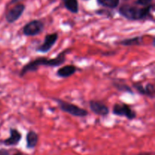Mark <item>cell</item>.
<instances>
[{
    "mask_svg": "<svg viewBox=\"0 0 155 155\" xmlns=\"http://www.w3.org/2000/svg\"><path fill=\"white\" fill-rule=\"evenodd\" d=\"M153 6L148 5L144 8H138L130 5H124L119 9L123 17L130 21H140L149 17Z\"/></svg>",
    "mask_w": 155,
    "mask_h": 155,
    "instance_id": "2",
    "label": "cell"
},
{
    "mask_svg": "<svg viewBox=\"0 0 155 155\" xmlns=\"http://www.w3.org/2000/svg\"><path fill=\"white\" fill-rule=\"evenodd\" d=\"M145 95L148 98L154 99L155 96V86L153 83H148L145 86Z\"/></svg>",
    "mask_w": 155,
    "mask_h": 155,
    "instance_id": "16",
    "label": "cell"
},
{
    "mask_svg": "<svg viewBox=\"0 0 155 155\" xmlns=\"http://www.w3.org/2000/svg\"><path fill=\"white\" fill-rule=\"evenodd\" d=\"M18 1H20V0H12V3H15L16 2H18Z\"/></svg>",
    "mask_w": 155,
    "mask_h": 155,
    "instance_id": "22",
    "label": "cell"
},
{
    "mask_svg": "<svg viewBox=\"0 0 155 155\" xmlns=\"http://www.w3.org/2000/svg\"><path fill=\"white\" fill-rule=\"evenodd\" d=\"M45 28L44 23L40 20H33L23 27V34L26 36H36L42 33Z\"/></svg>",
    "mask_w": 155,
    "mask_h": 155,
    "instance_id": "5",
    "label": "cell"
},
{
    "mask_svg": "<svg viewBox=\"0 0 155 155\" xmlns=\"http://www.w3.org/2000/svg\"><path fill=\"white\" fill-rule=\"evenodd\" d=\"M63 1H64V0H63Z\"/></svg>",
    "mask_w": 155,
    "mask_h": 155,
    "instance_id": "23",
    "label": "cell"
},
{
    "mask_svg": "<svg viewBox=\"0 0 155 155\" xmlns=\"http://www.w3.org/2000/svg\"><path fill=\"white\" fill-rule=\"evenodd\" d=\"M58 39V33H51L46 34L44 37L43 42L36 48V51L40 53H48L54 47Z\"/></svg>",
    "mask_w": 155,
    "mask_h": 155,
    "instance_id": "6",
    "label": "cell"
},
{
    "mask_svg": "<svg viewBox=\"0 0 155 155\" xmlns=\"http://www.w3.org/2000/svg\"><path fill=\"white\" fill-rule=\"evenodd\" d=\"M112 85L119 92H126V93L134 95V91L133 90L131 86L127 85V83H122L120 80H114L113 83H112Z\"/></svg>",
    "mask_w": 155,
    "mask_h": 155,
    "instance_id": "13",
    "label": "cell"
},
{
    "mask_svg": "<svg viewBox=\"0 0 155 155\" xmlns=\"http://www.w3.org/2000/svg\"><path fill=\"white\" fill-rule=\"evenodd\" d=\"M10 136L7 139L2 141V143L6 146H16L21 142L22 139V135L19 130L15 128H11L9 130Z\"/></svg>",
    "mask_w": 155,
    "mask_h": 155,
    "instance_id": "9",
    "label": "cell"
},
{
    "mask_svg": "<svg viewBox=\"0 0 155 155\" xmlns=\"http://www.w3.org/2000/svg\"><path fill=\"white\" fill-rule=\"evenodd\" d=\"M143 36H135L132 38H127V39L120 40L117 42L118 45H123V46H139V45H143Z\"/></svg>",
    "mask_w": 155,
    "mask_h": 155,
    "instance_id": "11",
    "label": "cell"
},
{
    "mask_svg": "<svg viewBox=\"0 0 155 155\" xmlns=\"http://www.w3.org/2000/svg\"><path fill=\"white\" fill-rule=\"evenodd\" d=\"M13 155H27V154H24V153H23V152H21V151H18V152L15 153Z\"/></svg>",
    "mask_w": 155,
    "mask_h": 155,
    "instance_id": "21",
    "label": "cell"
},
{
    "mask_svg": "<svg viewBox=\"0 0 155 155\" xmlns=\"http://www.w3.org/2000/svg\"><path fill=\"white\" fill-rule=\"evenodd\" d=\"M0 155H10V152L7 149L1 148L0 149Z\"/></svg>",
    "mask_w": 155,
    "mask_h": 155,
    "instance_id": "19",
    "label": "cell"
},
{
    "mask_svg": "<svg viewBox=\"0 0 155 155\" xmlns=\"http://www.w3.org/2000/svg\"><path fill=\"white\" fill-rule=\"evenodd\" d=\"M64 6L71 13L77 14L79 12V5L77 0H64Z\"/></svg>",
    "mask_w": 155,
    "mask_h": 155,
    "instance_id": "14",
    "label": "cell"
},
{
    "mask_svg": "<svg viewBox=\"0 0 155 155\" xmlns=\"http://www.w3.org/2000/svg\"><path fill=\"white\" fill-rule=\"evenodd\" d=\"M54 101L57 102L58 104L59 109L64 113L68 114L73 117H86L89 115V112L87 110L82 107H79L78 105L69 103L68 101L60 99V98H53Z\"/></svg>",
    "mask_w": 155,
    "mask_h": 155,
    "instance_id": "3",
    "label": "cell"
},
{
    "mask_svg": "<svg viewBox=\"0 0 155 155\" xmlns=\"http://www.w3.org/2000/svg\"><path fill=\"white\" fill-rule=\"evenodd\" d=\"M77 68L74 64H68L59 68L56 72V75L60 78H68L77 73Z\"/></svg>",
    "mask_w": 155,
    "mask_h": 155,
    "instance_id": "10",
    "label": "cell"
},
{
    "mask_svg": "<svg viewBox=\"0 0 155 155\" xmlns=\"http://www.w3.org/2000/svg\"><path fill=\"white\" fill-rule=\"evenodd\" d=\"M133 87L134 88L135 90L137 91L139 95H142V96L145 95V86L142 84V83H140V82H133Z\"/></svg>",
    "mask_w": 155,
    "mask_h": 155,
    "instance_id": "17",
    "label": "cell"
},
{
    "mask_svg": "<svg viewBox=\"0 0 155 155\" xmlns=\"http://www.w3.org/2000/svg\"><path fill=\"white\" fill-rule=\"evenodd\" d=\"M136 2H137V4L146 7V6L151 5V2H152V0H137Z\"/></svg>",
    "mask_w": 155,
    "mask_h": 155,
    "instance_id": "18",
    "label": "cell"
},
{
    "mask_svg": "<svg viewBox=\"0 0 155 155\" xmlns=\"http://www.w3.org/2000/svg\"><path fill=\"white\" fill-rule=\"evenodd\" d=\"M25 10V5L23 4H19L15 5L12 9L8 12L5 15V19L8 24H13L18 21Z\"/></svg>",
    "mask_w": 155,
    "mask_h": 155,
    "instance_id": "8",
    "label": "cell"
},
{
    "mask_svg": "<svg viewBox=\"0 0 155 155\" xmlns=\"http://www.w3.org/2000/svg\"><path fill=\"white\" fill-rule=\"evenodd\" d=\"M39 142V135L33 130H30L26 135V145L28 149H33L36 148Z\"/></svg>",
    "mask_w": 155,
    "mask_h": 155,
    "instance_id": "12",
    "label": "cell"
},
{
    "mask_svg": "<svg viewBox=\"0 0 155 155\" xmlns=\"http://www.w3.org/2000/svg\"><path fill=\"white\" fill-rule=\"evenodd\" d=\"M97 1L100 5L109 8H115L117 7L120 2V0H97Z\"/></svg>",
    "mask_w": 155,
    "mask_h": 155,
    "instance_id": "15",
    "label": "cell"
},
{
    "mask_svg": "<svg viewBox=\"0 0 155 155\" xmlns=\"http://www.w3.org/2000/svg\"><path fill=\"white\" fill-rule=\"evenodd\" d=\"M71 51V48H68L61 51L56 57L53 58H49L46 57H39L33 60L30 61L26 64L20 71L19 77H24L28 73L36 72L39 70V67H50V68H56L62 65L66 61V57L68 53Z\"/></svg>",
    "mask_w": 155,
    "mask_h": 155,
    "instance_id": "1",
    "label": "cell"
},
{
    "mask_svg": "<svg viewBox=\"0 0 155 155\" xmlns=\"http://www.w3.org/2000/svg\"><path fill=\"white\" fill-rule=\"evenodd\" d=\"M112 113L118 117H125L129 120H133L137 117V113L129 104L124 102L115 103L113 106Z\"/></svg>",
    "mask_w": 155,
    "mask_h": 155,
    "instance_id": "4",
    "label": "cell"
},
{
    "mask_svg": "<svg viewBox=\"0 0 155 155\" xmlns=\"http://www.w3.org/2000/svg\"><path fill=\"white\" fill-rule=\"evenodd\" d=\"M136 155H154L153 152H150V151H145V152H141Z\"/></svg>",
    "mask_w": 155,
    "mask_h": 155,
    "instance_id": "20",
    "label": "cell"
},
{
    "mask_svg": "<svg viewBox=\"0 0 155 155\" xmlns=\"http://www.w3.org/2000/svg\"><path fill=\"white\" fill-rule=\"evenodd\" d=\"M91 111L97 116L107 117L110 113V109L107 104L98 100H90L89 101Z\"/></svg>",
    "mask_w": 155,
    "mask_h": 155,
    "instance_id": "7",
    "label": "cell"
}]
</instances>
